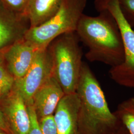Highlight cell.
<instances>
[{"label": "cell", "mask_w": 134, "mask_h": 134, "mask_svg": "<svg viewBox=\"0 0 134 134\" xmlns=\"http://www.w3.org/2000/svg\"><path fill=\"white\" fill-rule=\"evenodd\" d=\"M98 13L96 16L83 14L76 32L88 48L86 57L89 61L115 67L124 60L123 41L112 15L105 10Z\"/></svg>", "instance_id": "cell-1"}, {"label": "cell", "mask_w": 134, "mask_h": 134, "mask_svg": "<svg viewBox=\"0 0 134 134\" xmlns=\"http://www.w3.org/2000/svg\"><path fill=\"white\" fill-rule=\"evenodd\" d=\"M76 93L80 99V134H115L122 124L110 110L100 85L83 63Z\"/></svg>", "instance_id": "cell-2"}, {"label": "cell", "mask_w": 134, "mask_h": 134, "mask_svg": "<svg viewBox=\"0 0 134 134\" xmlns=\"http://www.w3.org/2000/svg\"><path fill=\"white\" fill-rule=\"evenodd\" d=\"M76 32L60 35L48 46L53 75L65 94L76 93L81 73L82 53Z\"/></svg>", "instance_id": "cell-3"}, {"label": "cell", "mask_w": 134, "mask_h": 134, "mask_svg": "<svg viewBox=\"0 0 134 134\" xmlns=\"http://www.w3.org/2000/svg\"><path fill=\"white\" fill-rule=\"evenodd\" d=\"M86 4L87 0H63L57 12L43 24L29 29L24 38L41 49L61 35L76 32Z\"/></svg>", "instance_id": "cell-4"}, {"label": "cell", "mask_w": 134, "mask_h": 134, "mask_svg": "<svg viewBox=\"0 0 134 134\" xmlns=\"http://www.w3.org/2000/svg\"><path fill=\"white\" fill-rule=\"evenodd\" d=\"M53 75V62L48 47L39 49L29 71L15 80L14 88L23 97L26 105H32L35 94Z\"/></svg>", "instance_id": "cell-5"}, {"label": "cell", "mask_w": 134, "mask_h": 134, "mask_svg": "<svg viewBox=\"0 0 134 134\" xmlns=\"http://www.w3.org/2000/svg\"><path fill=\"white\" fill-rule=\"evenodd\" d=\"M30 29L29 21L25 14L10 10L0 0V53L24 38Z\"/></svg>", "instance_id": "cell-6"}, {"label": "cell", "mask_w": 134, "mask_h": 134, "mask_svg": "<svg viewBox=\"0 0 134 134\" xmlns=\"http://www.w3.org/2000/svg\"><path fill=\"white\" fill-rule=\"evenodd\" d=\"M2 110L12 134H29L30 119L27 106L19 92L14 87L1 99Z\"/></svg>", "instance_id": "cell-7"}, {"label": "cell", "mask_w": 134, "mask_h": 134, "mask_svg": "<svg viewBox=\"0 0 134 134\" xmlns=\"http://www.w3.org/2000/svg\"><path fill=\"white\" fill-rule=\"evenodd\" d=\"M39 49L23 38L3 51L7 67L15 80L22 78L29 71Z\"/></svg>", "instance_id": "cell-8"}, {"label": "cell", "mask_w": 134, "mask_h": 134, "mask_svg": "<svg viewBox=\"0 0 134 134\" xmlns=\"http://www.w3.org/2000/svg\"><path fill=\"white\" fill-rule=\"evenodd\" d=\"M80 99L77 93L65 94L54 115L58 134H80L79 129Z\"/></svg>", "instance_id": "cell-9"}, {"label": "cell", "mask_w": 134, "mask_h": 134, "mask_svg": "<svg viewBox=\"0 0 134 134\" xmlns=\"http://www.w3.org/2000/svg\"><path fill=\"white\" fill-rule=\"evenodd\" d=\"M65 94L62 88L53 75L39 89L33 98L32 105L38 120L53 115Z\"/></svg>", "instance_id": "cell-10"}, {"label": "cell", "mask_w": 134, "mask_h": 134, "mask_svg": "<svg viewBox=\"0 0 134 134\" xmlns=\"http://www.w3.org/2000/svg\"><path fill=\"white\" fill-rule=\"evenodd\" d=\"M63 0H30L24 14L28 18L30 28L43 24L58 10Z\"/></svg>", "instance_id": "cell-11"}, {"label": "cell", "mask_w": 134, "mask_h": 134, "mask_svg": "<svg viewBox=\"0 0 134 134\" xmlns=\"http://www.w3.org/2000/svg\"><path fill=\"white\" fill-rule=\"evenodd\" d=\"M129 134H134V96L123 101L114 112Z\"/></svg>", "instance_id": "cell-12"}, {"label": "cell", "mask_w": 134, "mask_h": 134, "mask_svg": "<svg viewBox=\"0 0 134 134\" xmlns=\"http://www.w3.org/2000/svg\"><path fill=\"white\" fill-rule=\"evenodd\" d=\"M15 81L14 77L7 67L2 52L0 53V99L13 90Z\"/></svg>", "instance_id": "cell-13"}, {"label": "cell", "mask_w": 134, "mask_h": 134, "mask_svg": "<svg viewBox=\"0 0 134 134\" xmlns=\"http://www.w3.org/2000/svg\"><path fill=\"white\" fill-rule=\"evenodd\" d=\"M39 126L42 134H58L57 128L54 115L43 117L38 120Z\"/></svg>", "instance_id": "cell-14"}, {"label": "cell", "mask_w": 134, "mask_h": 134, "mask_svg": "<svg viewBox=\"0 0 134 134\" xmlns=\"http://www.w3.org/2000/svg\"><path fill=\"white\" fill-rule=\"evenodd\" d=\"M120 8L131 26L134 27V0H119Z\"/></svg>", "instance_id": "cell-15"}, {"label": "cell", "mask_w": 134, "mask_h": 134, "mask_svg": "<svg viewBox=\"0 0 134 134\" xmlns=\"http://www.w3.org/2000/svg\"><path fill=\"white\" fill-rule=\"evenodd\" d=\"M9 9L15 13L24 14L30 0H2Z\"/></svg>", "instance_id": "cell-16"}, {"label": "cell", "mask_w": 134, "mask_h": 134, "mask_svg": "<svg viewBox=\"0 0 134 134\" xmlns=\"http://www.w3.org/2000/svg\"><path fill=\"white\" fill-rule=\"evenodd\" d=\"M30 119V128L29 134H42L39 126L38 120L32 105L27 106Z\"/></svg>", "instance_id": "cell-17"}, {"label": "cell", "mask_w": 134, "mask_h": 134, "mask_svg": "<svg viewBox=\"0 0 134 134\" xmlns=\"http://www.w3.org/2000/svg\"><path fill=\"white\" fill-rule=\"evenodd\" d=\"M0 130L8 134H12L7 120L5 119V115L2 110L0 108Z\"/></svg>", "instance_id": "cell-18"}, {"label": "cell", "mask_w": 134, "mask_h": 134, "mask_svg": "<svg viewBox=\"0 0 134 134\" xmlns=\"http://www.w3.org/2000/svg\"><path fill=\"white\" fill-rule=\"evenodd\" d=\"M115 134H129L128 132V131L123 126L121 127L120 129L118 130V131Z\"/></svg>", "instance_id": "cell-19"}, {"label": "cell", "mask_w": 134, "mask_h": 134, "mask_svg": "<svg viewBox=\"0 0 134 134\" xmlns=\"http://www.w3.org/2000/svg\"><path fill=\"white\" fill-rule=\"evenodd\" d=\"M0 134H7L6 133H5L4 132H3V131H1V130H0Z\"/></svg>", "instance_id": "cell-20"}]
</instances>
